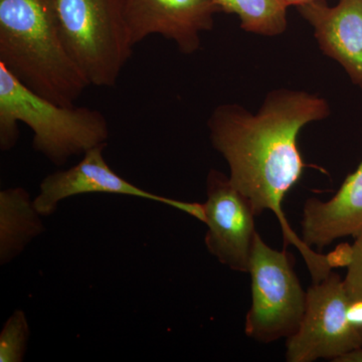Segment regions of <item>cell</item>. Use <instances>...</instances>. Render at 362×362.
I'll use <instances>...</instances> for the list:
<instances>
[{
  "label": "cell",
  "mask_w": 362,
  "mask_h": 362,
  "mask_svg": "<svg viewBox=\"0 0 362 362\" xmlns=\"http://www.w3.org/2000/svg\"><path fill=\"white\" fill-rule=\"evenodd\" d=\"M207 199L204 223L207 226V251L230 270L249 273L252 245L256 237L252 204L230 177L211 169L206 177Z\"/></svg>",
  "instance_id": "52a82bcc"
},
{
  "label": "cell",
  "mask_w": 362,
  "mask_h": 362,
  "mask_svg": "<svg viewBox=\"0 0 362 362\" xmlns=\"http://www.w3.org/2000/svg\"><path fill=\"white\" fill-rule=\"evenodd\" d=\"M59 30L90 86L113 87L133 45L121 0H57Z\"/></svg>",
  "instance_id": "277c9868"
},
{
  "label": "cell",
  "mask_w": 362,
  "mask_h": 362,
  "mask_svg": "<svg viewBox=\"0 0 362 362\" xmlns=\"http://www.w3.org/2000/svg\"><path fill=\"white\" fill-rule=\"evenodd\" d=\"M297 8L313 28L320 51L362 89V0H338L334 6L311 0Z\"/></svg>",
  "instance_id": "30bf717a"
},
{
  "label": "cell",
  "mask_w": 362,
  "mask_h": 362,
  "mask_svg": "<svg viewBox=\"0 0 362 362\" xmlns=\"http://www.w3.org/2000/svg\"><path fill=\"white\" fill-rule=\"evenodd\" d=\"M362 232V160L337 194L327 202L310 197L305 202L301 239L307 247H324L340 238Z\"/></svg>",
  "instance_id": "8fae6325"
},
{
  "label": "cell",
  "mask_w": 362,
  "mask_h": 362,
  "mask_svg": "<svg viewBox=\"0 0 362 362\" xmlns=\"http://www.w3.org/2000/svg\"><path fill=\"white\" fill-rule=\"evenodd\" d=\"M0 64L63 106L75 105L90 86L64 44L57 0H0Z\"/></svg>",
  "instance_id": "7a4b0ae2"
},
{
  "label": "cell",
  "mask_w": 362,
  "mask_h": 362,
  "mask_svg": "<svg viewBox=\"0 0 362 362\" xmlns=\"http://www.w3.org/2000/svg\"><path fill=\"white\" fill-rule=\"evenodd\" d=\"M221 11L235 14L245 32L278 37L288 28V6L282 0H213Z\"/></svg>",
  "instance_id": "4fadbf2b"
},
{
  "label": "cell",
  "mask_w": 362,
  "mask_h": 362,
  "mask_svg": "<svg viewBox=\"0 0 362 362\" xmlns=\"http://www.w3.org/2000/svg\"><path fill=\"white\" fill-rule=\"evenodd\" d=\"M249 273L252 305L245 323L247 337L261 343L292 337L303 320L307 291L300 284L289 252L268 246L257 233Z\"/></svg>",
  "instance_id": "5b68a950"
},
{
  "label": "cell",
  "mask_w": 362,
  "mask_h": 362,
  "mask_svg": "<svg viewBox=\"0 0 362 362\" xmlns=\"http://www.w3.org/2000/svg\"><path fill=\"white\" fill-rule=\"evenodd\" d=\"M349 297L343 279L331 272L327 277L307 290L303 320L286 340V361L313 362L334 361L350 350L362 347V331L350 322Z\"/></svg>",
  "instance_id": "8992f818"
},
{
  "label": "cell",
  "mask_w": 362,
  "mask_h": 362,
  "mask_svg": "<svg viewBox=\"0 0 362 362\" xmlns=\"http://www.w3.org/2000/svg\"><path fill=\"white\" fill-rule=\"evenodd\" d=\"M18 123L33 133V146L56 165L107 144L108 122L88 107L63 106L28 89L0 64V148L8 151L20 137Z\"/></svg>",
  "instance_id": "3957f363"
},
{
  "label": "cell",
  "mask_w": 362,
  "mask_h": 362,
  "mask_svg": "<svg viewBox=\"0 0 362 362\" xmlns=\"http://www.w3.org/2000/svg\"><path fill=\"white\" fill-rule=\"evenodd\" d=\"M335 362H362V347L350 350L335 358Z\"/></svg>",
  "instance_id": "e0dca14e"
},
{
  "label": "cell",
  "mask_w": 362,
  "mask_h": 362,
  "mask_svg": "<svg viewBox=\"0 0 362 362\" xmlns=\"http://www.w3.org/2000/svg\"><path fill=\"white\" fill-rule=\"evenodd\" d=\"M331 113L325 98L303 90L276 89L257 113L239 104H221L207 121L211 145L228 163L230 182L252 204L255 214H275L285 246L296 247L313 282L331 273L329 257L307 247L283 211L286 194L304 173L298 136L305 126Z\"/></svg>",
  "instance_id": "6da1fadb"
},
{
  "label": "cell",
  "mask_w": 362,
  "mask_h": 362,
  "mask_svg": "<svg viewBox=\"0 0 362 362\" xmlns=\"http://www.w3.org/2000/svg\"><path fill=\"white\" fill-rule=\"evenodd\" d=\"M107 144L93 147L84 154L82 160L66 170L47 175L40 183V194L33 199L42 216L54 214L59 202L74 195L84 194H110L129 195L148 201L161 202L180 209L197 220L204 221V206L185 202L151 194L136 187L117 175L104 158Z\"/></svg>",
  "instance_id": "ba28073f"
},
{
  "label": "cell",
  "mask_w": 362,
  "mask_h": 362,
  "mask_svg": "<svg viewBox=\"0 0 362 362\" xmlns=\"http://www.w3.org/2000/svg\"><path fill=\"white\" fill-rule=\"evenodd\" d=\"M133 45L151 35L171 40L183 54L202 47V33L214 26L221 13L213 0H121Z\"/></svg>",
  "instance_id": "9c48e42d"
},
{
  "label": "cell",
  "mask_w": 362,
  "mask_h": 362,
  "mask_svg": "<svg viewBox=\"0 0 362 362\" xmlns=\"http://www.w3.org/2000/svg\"><path fill=\"white\" fill-rule=\"evenodd\" d=\"M40 214L30 195L21 187L0 192V263L20 256L35 238L45 232Z\"/></svg>",
  "instance_id": "7c38bea8"
},
{
  "label": "cell",
  "mask_w": 362,
  "mask_h": 362,
  "mask_svg": "<svg viewBox=\"0 0 362 362\" xmlns=\"http://www.w3.org/2000/svg\"><path fill=\"white\" fill-rule=\"evenodd\" d=\"M346 277L343 279L345 290L350 300L362 299V232L356 237L351 246V257Z\"/></svg>",
  "instance_id": "9a60e30c"
},
{
  "label": "cell",
  "mask_w": 362,
  "mask_h": 362,
  "mask_svg": "<svg viewBox=\"0 0 362 362\" xmlns=\"http://www.w3.org/2000/svg\"><path fill=\"white\" fill-rule=\"evenodd\" d=\"M283 2L288 7L290 6H303V4H307V2L311 1V0H282Z\"/></svg>",
  "instance_id": "ac0fdd59"
},
{
  "label": "cell",
  "mask_w": 362,
  "mask_h": 362,
  "mask_svg": "<svg viewBox=\"0 0 362 362\" xmlns=\"http://www.w3.org/2000/svg\"><path fill=\"white\" fill-rule=\"evenodd\" d=\"M30 333L25 312L14 311L0 333V362L23 361Z\"/></svg>",
  "instance_id": "5bb4252c"
},
{
  "label": "cell",
  "mask_w": 362,
  "mask_h": 362,
  "mask_svg": "<svg viewBox=\"0 0 362 362\" xmlns=\"http://www.w3.org/2000/svg\"><path fill=\"white\" fill-rule=\"evenodd\" d=\"M347 314L350 322L362 331V299L349 300Z\"/></svg>",
  "instance_id": "2e32d148"
}]
</instances>
